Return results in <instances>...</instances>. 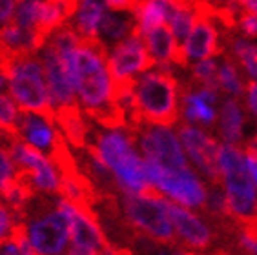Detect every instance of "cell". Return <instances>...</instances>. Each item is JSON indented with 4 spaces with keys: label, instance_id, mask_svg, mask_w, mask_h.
<instances>
[{
    "label": "cell",
    "instance_id": "ba28073f",
    "mask_svg": "<svg viewBox=\"0 0 257 255\" xmlns=\"http://www.w3.org/2000/svg\"><path fill=\"white\" fill-rule=\"evenodd\" d=\"M221 26H224L223 20L219 19L212 10H204L203 8V13L199 15L192 31L181 42V59H183L184 68H188L190 64L197 62V60L224 55L228 35L223 33Z\"/></svg>",
    "mask_w": 257,
    "mask_h": 255
},
{
    "label": "cell",
    "instance_id": "d4e9b609",
    "mask_svg": "<svg viewBox=\"0 0 257 255\" xmlns=\"http://www.w3.org/2000/svg\"><path fill=\"white\" fill-rule=\"evenodd\" d=\"M203 13V8L199 4H193L190 0H181L179 6L173 10V13L168 19V28L172 33L177 37L179 42H183L186 39V35L192 31L193 24L197 22L199 15Z\"/></svg>",
    "mask_w": 257,
    "mask_h": 255
},
{
    "label": "cell",
    "instance_id": "44dd1931",
    "mask_svg": "<svg viewBox=\"0 0 257 255\" xmlns=\"http://www.w3.org/2000/svg\"><path fill=\"white\" fill-rule=\"evenodd\" d=\"M132 33H135V22L132 11L109 10L100 22L97 42H100L104 48H109V46L117 44L126 37H130Z\"/></svg>",
    "mask_w": 257,
    "mask_h": 255
},
{
    "label": "cell",
    "instance_id": "f1b7e54d",
    "mask_svg": "<svg viewBox=\"0 0 257 255\" xmlns=\"http://www.w3.org/2000/svg\"><path fill=\"white\" fill-rule=\"evenodd\" d=\"M233 30L239 35L246 37V39H257V13H248V11H241V15L233 22Z\"/></svg>",
    "mask_w": 257,
    "mask_h": 255
},
{
    "label": "cell",
    "instance_id": "4fadbf2b",
    "mask_svg": "<svg viewBox=\"0 0 257 255\" xmlns=\"http://www.w3.org/2000/svg\"><path fill=\"white\" fill-rule=\"evenodd\" d=\"M163 202L183 246H190L195 250H206L208 246L212 244V230L195 213L168 201V199H164V197Z\"/></svg>",
    "mask_w": 257,
    "mask_h": 255
},
{
    "label": "cell",
    "instance_id": "83f0119b",
    "mask_svg": "<svg viewBox=\"0 0 257 255\" xmlns=\"http://www.w3.org/2000/svg\"><path fill=\"white\" fill-rule=\"evenodd\" d=\"M17 175H19V166H17L15 159L10 153L8 146L0 143V193L15 182Z\"/></svg>",
    "mask_w": 257,
    "mask_h": 255
},
{
    "label": "cell",
    "instance_id": "8fae6325",
    "mask_svg": "<svg viewBox=\"0 0 257 255\" xmlns=\"http://www.w3.org/2000/svg\"><path fill=\"white\" fill-rule=\"evenodd\" d=\"M179 137H181L184 150L188 152L190 159L208 177V181L212 182V186H223L217 143L210 135L197 130L195 126H190V124L179 126Z\"/></svg>",
    "mask_w": 257,
    "mask_h": 255
},
{
    "label": "cell",
    "instance_id": "3957f363",
    "mask_svg": "<svg viewBox=\"0 0 257 255\" xmlns=\"http://www.w3.org/2000/svg\"><path fill=\"white\" fill-rule=\"evenodd\" d=\"M93 152L113 173L124 193H144L152 184L146 177V168L134 150V143L122 130L93 132L91 143L84 148Z\"/></svg>",
    "mask_w": 257,
    "mask_h": 255
},
{
    "label": "cell",
    "instance_id": "1f68e13d",
    "mask_svg": "<svg viewBox=\"0 0 257 255\" xmlns=\"http://www.w3.org/2000/svg\"><path fill=\"white\" fill-rule=\"evenodd\" d=\"M17 0H0V26L10 24L15 15Z\"/></svg>",
    "mask_w": 257,
    "mask_h": 255
},
{
    "label": "cell",
    "instance_id": "d6986e66",
    "mask_svg": "<svg viewBox=\"0 0 257 255\" xmlns=\"http://www.w3.org/2000/svg\"><path fill=\"white\" fill-rule=\"evenodd\" d=\"M109 11L108 0H73V10L68 24L82 40H97L99 28Z\"/></svg>",
    "mask_w": 257,
    "mask_h": 255
},
{
    "label": "cell",
    "instance_id": "ac0fdd59",
    "mask_svg": "<svg viewBox=\"0 0 257 255\" xmlns=\"http://www.w3.org/2000/svg\"><path fill=\"white\" fill-rule=\"evenodd\" d=\"M143 39L155 66L166 69H173L175 66L184 68L183 59H181V42L168 26H159L143 35Z\"/></svg>",
    "mask_w": 257,
    "mask_h": 255
},
{
    "label": "cell",
    "instance_id": "7a4b0ae2",
    "mask_svg": "<svg viewBox=\"0 0 257 255\" xmlns=\"http://www.w3.org/2000/svg\"><path fill=\"white\" fill-rule=\"evenodd\" d=\"M135 118L139 124L172 128L181 118L183 84L173 69L154 66L135 79Z\"/></svg>",
    "mask_w": 257,
    "mask_h": 255
},
{
    "label": "cell",
    "instance_id": "6da1fadb",
    "mask_svg": "<svg viewBox=\"0 0 257 255\" xmlns=\"http://www.w3.org/2000/svg\"><path fill=\"white\" fill-rule=\"evenodd\" d=\"M59 55L68 66L77 102L88 118L104 130L126 132L128 118L115 102V80L109 73L106 48L97 40H80L77 48Z\"/></svg>",
    "mask_w": 257,
    "mask_h": 255
},
{
    "label": "cell",
    "instance_id": "4316f807",
    "mask_svg": "<svg viewBox=\"0 0 257 255\" xmlns=\"http://www.w3.org/2000/svg\"><path fill=\"white\" fill-rule=\"evenodd\" d=\"M20 108L10 93H0V137H19Z\"/></svg>",
    "mask_w": 257,
    "mask_h": 255
},
{
    "label": "cell",
    "instance_id": "8992f818",
    "mask_svg": "<svg viewBox=\"0 0 257 255\" xmlns=\"http://www.w3.org/2000/svg\"><path fill=\"white\" fill-rule=\"evenodd\" d=\"M219 166L228 210L235 224L257 222V188L248 173L244 153L235 144L219 146Z\"/></svg>",
    "mask_w": 257,
    "mask_h": 255
},
{
    "label": "cell",
    "instance_id": "9c48e42d",
    "mask_svg": "<svg viewBox=\"0 0 257 255\" xmlns=\"http://www.w3.org/2000/svg\"><path fill=\"white\" fill-rule=\"evenodd\" d=\"M132 143H137L148 161H154L168 170H186L188 161L184 157L177 137L164 126L141 124L132 135Z\"/></svg>",
    "mask_w": 257,
    "mask_h": 255
},
{
    "label": "cell",
    "instance_id": "d590c367",
    "mask_svg": "<svg viewBox=\"0 0 257 255\" xmlns=\"http://www.w3.org/2000/svg\"><path fill=\"white\" fill-rule=\"evenodd\" d=\"M246 152H252V153H255V155H257V135L252 139V141H248Z\"/></svg>",
    "mask_w": 257,
    "mask_h": 255
},
{
    "label": "cell",
    "instance_id": "484cf974",
    "mask_svg": "<svg viewBox=\"0 0 257 255\" xmlns=\"http://www.w3.org/2000/svg\"><path fill=\"white\" fill-rule=\"evenodd\" d=\"M192 82L190 86L193 88H212L219 89L217 84V69H219V57L212 59H203L197 62H192L188 66ZM221 91V89H219Z\"/></svg>",
    "mask_w": 257,
    "mask_h": 255
},
{
    "label": "cell",
    "instance_id": "ffe728a7",
    "mask_svg": "<svg viewBox=\"0 0 257 255\" xmlns=\"http://www.w3.org/2000/svg\"><path fill=\"white\" fill-rule=\"evenodd\" d=\"M179 2L181 0H141L137 2V6L132 10L135 31L143 37L159 26H166L170 15L179 6Z\"/></svg>",
    "mask_w": 257,
    "mask_h": 255
},
{
    "label": "cell",
    "instance_id": "30bf717a",
    "mask_svg": "<svg viewBox=\"0 0 257 255\" xmlns=\"http://www.w3.org/2000/svg\"><path fill=\"white\" fill-rule=\"evenodd\" d=\"M106 59H108L109 73L117 84L134 82L139 75L155 66L148 48L144 44V39L137 31L117 44L106 48Z\"/></svg>",
    "mask_w": 257,
    "mask_h": 255
},
{
    "label": "cell",
    "instance_id": "4dcf8cb0",
    "mask_svg": "<svg viewBox=\"0 0 257 255\" xmlns=\"http://www.w3.org/2000/svg\"><path fill=\"white\" fill-rule=\"evenodd\" d=\"M244 106L248 111L252 113V117L257 120V82L255 80H248L246 89H244Z\"/></svg>",
    "mask_w": 257,
    "mask_h": 255
},
{
    "label": "cell",
    "instance_id": "836d02e7",
    "mask_svg": "<svg viewBox=\"0 0 257 255\" xmlns=\"http://www.w3.org/2000/svg\"><path fill=\"white\" fill-rule=\"evenodd\" d=\"M244 157H246V168H248V173L252 177L253 184L257 188V155L252 152H244Z\"/></svg>",
    "mask_w": 257,
    "mask_h": 255
},
{
    "label": "cell",
    "instance_id": "603a6c76",
    "mask_svg": "<svg viewBox=\"0 0 257 255\" xmlns=\"http://www.w3.org/2000/svg\"><path fill=\"white\" fill-rule=\"evenodd\" d=\"M217 84L219 89H223L224 93H228L233 98L244 97V89H246V82L242 79L241 68L239 64L228 57V55H221L219 57V69H217Z\"/></svg>",
    "mask_w": 257,
    "mask_h": 255
},
{
    "label": "cell",
    "instance_id": "cb8c5ba5",
    "mask_svg": "<svg viewBox=\"0 0 257 255\" xmlns=\"http://www.w3.org/2000/svg\"><path fill=\"white\" fill-rule=\"evenodd\" d=\"M242 124H244V113L239 106L237 98H226L221 109V135L226 141V144L241 143Z\"/></svg>",
    "mask_w": 257,
    "mask_h": 255
},
{
    "label": "cell",
    "instance_id": "7402d4cb",
    "mask_svg": "<svg viewBox=\"0 0 257 255\" xmlns=\"http://www.w3.org/2000/svg\"><path fill=\"white\" fill-rule=\"evenodd\" d=\"M224 55L232 57L246 75L248 80L257 82V42L252 39H246L242 35H228Z\"/></svg>",
    "mask_w": 257,
    "mask_h": 255
},
{
    "label": "cell",
    "instance_id": "2e32d148",
    "mask_svg": "<svg viewBox=\"0 0 257 255\" xmlns=\"http://www.w3.org/2000/svg\"><path fill=\"white\" fill-rule=\"evenodd\" d=\"M217 100L219 89L183 86L181 106H183L184 117L188 118L190 122H197L212 128L217 122V109H215Z\"/></svg>",
    "mask_w": 257,
    "mask_h": 255
},
{
    "label": "cell",
    "instance_id": "9a60e30c",
    "mask_svg": "<svg viewBox=\"0 0 257 255\" xmlns=\"http://www.w3.org/2000/svg\"><path fill=\"white\" fill-rule=\"evenodd\" d=\"M60 137H62V133L53 120L42 117L39 113L20 111L19 139L24 141L26 144L37 148L39 152L46 153V157L51 153Z\"/></svg>",
    "mask_w": 257,
    "mask_h": 255
},
{
    "label": "cell",
    "instance_id": "277c9868",
    "mask_svg": "<svg viewBox=\"0 0 257 255\" xmlns=\"http://www.w3.org/2000/svg\"><path fill=\"white\" fill-rule=\"evenodd\" d=\"M163 193L150 186L144 193H120V210L128 228L134 231L135 242L141 237L154 240L159 246L183 248L170 215L163 202Z\"/></svg>",
    "mask_w": 257,
    "mask_h": 255
},
{
    "label": "cell",
    "instance_id": "e0dca14e",
    "mask_svg": "<svg viewBox=\"0 0 257 255\" xmlns=\"http://www.w3.org/2000/svg\"><path fill=\"white\" fill-rule=\"evenodd\" d=\"M44 42L46 39L39 31L22 28L11 20L10 24L0 26V60L39 53Z\"/></svg>",
    "mask_w": 257,
    "mask_h": 255
},
{
    "label": "cell",
    "instance_id": "5bb4252c",
    "mask_svg": "<svg viewBox=\"0 0 257 255\" xmlns=\"http://www.w3.org/2000/svg\"><path fill=\"white\" fill-rule=\"evenodd\" d=\"M53 120L60 133L64 135L68 144L73 150L80 152L84 150L93 137V126L89 124L88 115L82 111L79 102L68 104V106H60L53 109Z\"/></svg>",
    "mask_w": 257,
    "mask_h": 255
},
{
    "label": "cell",
    "instance_id": "f546056e",
    "mask_svg": "<svg viewBox=\"0 0 257 255\" xmlns=\"http://www.w3.org/2000/svg\"><path fill=\"white\" fill-rule=\"evenodd\" d=\"M15 224H17V217L13 215V211L8 208V204L4 201H0V240L10 235Z\"/></svg>",
    "mask_w": 257,
    "mask_h": 255
},
{
    "label": "cell",
    "instance_id": "7c38bea8",
    "mask_svg": "<svg viewBox=\"0 0 257 255\" xmlns=\"http://www.w3.org/2000/svg\"><path fill=\"white\" fill-rule=\"evenodd\" d=\"M39 57L42 60V66H44L46 84H48V91H50L53 109L77 102L73 84L69 79L68 66H66L64 59L48 42H44L42 48L39 49Z\"/></svg>",
    "mask_w": 257,
    "mask_h": 255
},
{
    "label": "cell",
    "instance_id": "d6a6232c",
    "mask_svg": "<svg viewBox=\"0 0 257 255\" xmlns=\"http://www.w3.org/2000/svg\"><path fill=\"white\" fill-rule=\"evenodd\" d=\"M141 0H108L109 10L115 11H132Z\"/></svg>",
    "mask_w": 257,
    "mask_h": 255
},
{
    "label": "cell",
    "instance_id": "e575fe53",
    "mask_svg": "<svg viewBox=\"0 0 257 255\" xmlns=\"http://www.w3.org/2000/svg\"><path fill=\"white\" fill-rule=\"evenodd\" d=\"M241 10L248 13H257V0H241Z\"/></svg>",
    "mask_w": 257,
    "mask_h": 255
},
{
    "label": "cell",
    "instance_id": "5b68a950",
    "mask_svg": "<svg viewBox=\"0 0 257 255\" xmlns=\"http://www.w3.org/2000/svg\"><path fill=\"white\" fill-rule=\"evenodd\" d=\"M0 62L8 75V93L17 102L20 111L39 113L53 120V106L39 53L20 55Z\"/></svg>",
    "mask_w": 257,
    "mask_h": 255
},
{
    "label": "cell",
    "instance_id": "52a82bcc",
    "mask_svg": "<svg viewBox=\"0 0 257 255\" xmlns=\"http://www.w3.org/2000/svg\"><path fill=\"white\" fill-rule=\"evenodd\" d=\"M144 168H146V177L150 184L157 188L159 191H163L168 197H172L175 202L188 208H201V210L204 208L208 197L206 188L197 179V175L192 173L190 168L175 172L148 159L144 161Z\"/></svg>",
    "mask_w": 257,
    "mask_h": 255
},
{
    "label": "cell",
    "instance_id": "8d00e7d4",
    "mask_svg": "<svg viewBox=\"0 0 257 255\" xmlns=\"http://www.w3.org/2000/svg\"><path fill=\"white\" fill-rule=\"evenodd\" d=\"M177 255H199V253H193V251H184V253H177Z\"/></svg>",
    "mask_w": 257,
    "mask_h": 255
}]
</instances>
